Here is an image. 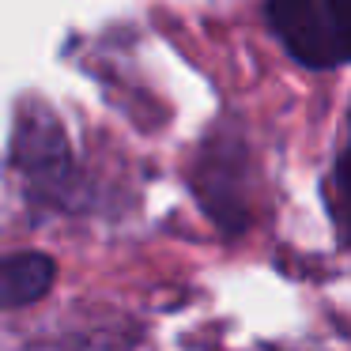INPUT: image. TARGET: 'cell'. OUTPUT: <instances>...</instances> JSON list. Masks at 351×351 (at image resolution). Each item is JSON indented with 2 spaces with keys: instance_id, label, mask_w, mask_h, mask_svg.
I'll return each instance as SVG.
<instances>
[{
  "instance_id": "obj_5",
  "label": "cell",
  "mask_w": 351,
  "mask_h": 351,
  "mask_svg": "<svg viewBox=\"0 0 351 351\" xmlns=\"http://www.w3.org/2000/svg\"><path fill=\"white\" fill-rule=\"evenodd\" d=\"M332 215L340 223V234L351 242V129L343 140L340 155H336V170H332Z\"/></svg>"
},
{
  "instance_id": "obj_4",
  "label": "cell",
  "mask_w": 351,
  "mask_h": 351,
  "mask_svg": "<svg viewBox=\"0 0 351 351\" xmlns=\"http://www.w3.org/2000/svg\"><path fill=\"white\" fill-rule=\"evenodd\" d=\"M57 265L46 253H12L0 265V306L4 310H19L31 306L53 287Z\"/></svg>"
},
{
  "instance_id": "obj_6",
  "label": "cell",
  "mask_w": 351,
  "mask_h": 351,
  "mask_svg": "<svg viewBox=\"0 0 351 351\" xmlns=\"http://www.w3.org/2000/svg\"><path fill=\"white\" fill-rule=\"evenodd\" d=\"M325 4L328 27H332V42L340 61H351V0H321Z\"/></svg>"
},
{
  "instance_id": "obj_2",
  "label": "cell",
  "mask_w": 351,
  "mask_h": 351,
  "mask_svg": "<svg viewBox=\"0 0 351 351\" xmlns=\"http://www.w3.org/2000/svg\"><path fill=\"white\" fill-rule=\"evenodd\" d=\"M268 19L295 61L310 69H328L332 61H340L321 0H268Z\"/></svg>"
},
{
  "instance_id": "obj_1",
  "label": "cell",
  "mask_w": 351,
  "mask_h": 351,
  "mask_svg": "<svg viewBox=\"0 0 351 351\" xmlns=\"http://www.w3.org/2000/svg\"><path fill=\"white\" fill-rule=\"evenodd\" d=\"M12 159L38 189H61V182L69 178V144L57 117L42 106H27L16 125Z\"/></svg>"
},
{
  "instance_id": "obj_3",
  "label": "cell",
  "mask_w": 351,
  "mask_h": 351,
  "mask_svg": "<svg viewBox=\"0 0 351 351\" xmlns=\"http://www.w3.org/2000/svg\"><path fill=\"white\" fill-rule=\"evenodd\" d=\"M238 147L223 152L219 144H212L200 159L197 170V197L204 204V212L219 223L227 234L245 227V197H242V159Z\"/></svg>"
}]
</instances>
